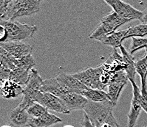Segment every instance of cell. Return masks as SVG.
Here are the masks:
<instances>
[{
	"instance_id": "obj_33",
	"label": "cell",
	"mask_w": 147,
	"mask_h": 127,
	"mask_svg": "<svg viewBox=\"0 0 147 127\" xmlns=\"http://www.w3.org/2000/svg\"><path fill=\"white\" fill-rule=\"evenodd\" d=\"M64 127H74V126H71V125H66V126H64Z\"/></svg>"
},
{
	"instance_id": "obj_7",
	"label": "cell",
	"mask_w": 147,
	"mask_h": 127,
	"mask_svg": "<svg viewBox=\"0 0 147 127\" xmlns=\"http://www.w3.org/2000/svg\"><path fill=\"white\" fill-rule=\"evenodd\" d=\"M104 2L113 8V11L120 17L131 21L132 20H140L141 21L144 12L121 0H104Z\"/></svg>"
},
{
	"instance_id": "obj_24",
	"label": "cell",
	"mask_w": 147,
	"mask_h": 127,
	"mask_svg": "<svg viewBox=\"0 0 147 127\" xmlns=\"http://www.w3.org/2000/svg\"><path fill=\"white\" fill-rule=\"evenodd\" d=\"M130 82L132 87V94H133L132 98L136 100L137 102L141 106L142 110H144V112L147 114V99H146L143 96L140 88H139L138 86L137 85L136 82L134 81H131Z\"/></svg>"
},
{
	"instance_id": "obj_30",
	"label": "cell",
	"mask_w": 147,
	"mask_h": 127,
	"mask_svg": "<svg viewBox=\"0 0 147 127\" xmlns=\"http://www.w3.org/2000/svg\"><path fill=\"white\" fill-rule=\"evenodd\" d=\"M144 12V16L142 18L141 22L142 23H147V8L146 9L145 11H143Z\"/></svg>"
},
{
	"instance_id": "obj_5",
	"label": "cell",
	"mask_w": 147,
	"mask_h": 127,
	"mask_svg": "<svg viewBox=\"0 0 147 127\" xmlns=\"http://www.w3.org/2000/svg\"><path fill=\"white\" fill-rule=\"evenodd\" d=\"M43 81L38 70L35 68L32 69L29 80L24 88L22 100L19 106L24 110H28L30 106L36 103L35 98L41 91Z\"/></svg>"
},
{
	"instance_id": "obj_16",
	"label": "cell",
	"mask_w": 147,
	"mask_h": 127,
	"mask_svg": "<svg viewBox=\"0 0 147 127\" xmlns=\"http://www.w3.org/2000/svg\"><path fill=\"white\" fill-rule=\"evenodd\" d=\"M41 91L43 93H48L58 97H61L67 93V90L61 85L56 77L50 78L43 81L41 88Z\"/></svg>"
},
{
	"instance_id": "obj_19",
	"label": "cell",
	"mask_w": 147,
	"mask_h": 127,
	"mask_svg": "<svg viewBox=\"0 0 147 127\" xmlns=\"http://www.w3.org/2000/svg\"><path fill=\"white\" fill-rule=\"evenodd\" d=\"M32 69V68L26 66H20L16 68L11 72L8 80L13 81L24 88L29 80Z\"/></svg>"
},
{
	"instance_id": "obj_6",
	"label": "cell",
	"mask_w": 147,
	"mask_h": 127,
	"mask_svg": "<svg viewBox=\"0 0 147 127\" xmlns=\"http://www.w3.org/2000/svg\"><path fill=\"white\" fill-rule=\"evenodd\" d=\"M102 70V66L100 65L96 68H88L80 70L73 75L87 88L105 90V88L101 82Z\"/></svg>"
},
{
	"instance_id": "obj_9",
	"label": "cell",
	"mask_w": 147,
	"mask_h": 127,
	"mask_svg": "<svg viewBox=\"0 0 147 127\" xmlns=\"http://www.w3.org/2000/svg\"><path fill=\"white\" fill-rule=\"evenodd\" d=\"M128 80V76L126 71L121 70L115 74L110 82L107 87V92L109 95L111 101L115 105L117 104L121 92L127 84Z\"/></svg>"
},
{
	"instance_id": "obj_13",
	"label": "cell",
	"mask_w": 147,
	"mask_h": 127,
	"mask_svg": "<svg viewBox=\"0 0 147 127\" xmlns=\"http://www.w3.org/2000/svg\"><path fill=\"white\" fill-rule=\"evenodd\" d=\"M24 88L11 80L1 81V93L3 98H13L23 95Z\"/></svg>"
},
{
	"instance_id": "obj_21",
	"label": "cell",
	"mask_w": 147,
	"mask_h": 127,
	"mask_svg": "<svg viewBox=\"0 0 147 127\" xmlns=\"http://www.w3.org/2000/svg\"><path fill=\"white\" fill-rule=\"evenodd\" d=\"M126 34H127V29L116 31L100 40V42L102 43L103 44L109 46V47H113L114 49H116L118 47L120 48L122 46V42L126 38Z\"/></svg>"
},
{
	"instance_id": "obj_31",
	"label": "cell",
	"mask_w": 147,
	"mask_h": 127,
	"mask_svg": "<svg viewBox=\"0 0 147 127\" xmlns=\"http://www.w3.org/2000/svg\"><path fill=\"white\" fill-rule=\"evenodd\" d=\"M101 127H113V126L110 125H109V124H104V125H103Z\"/></svg>"
},
{
	"instance_id": "obj_20",
	"label": "cell",
	"mask_w": 147,
	"mask_h": 127,
	"mask_svg": "<svg viewBox=\"0 0 147 127\" xmlns=\"http://www.w3.org/2000/svg\"><path fill=\"white\" fill-rule=\"evenodd\" d=\"M79 94L83 96L89 101L92 102H103L106 101H111L107 92L103 90L92 89L87 88L79 92Z\"/></svg>"
},
{
	"instance_id": "obj_26",
	"label": "cell",
	"mask_w": 147,
	"mask_h": 127,
	"mask_svg": "<svg viewBox=\"0 0 147 127\" xmlns=\"http://www.w3.org/2000/svg\"><path fill=\"white\" fill-rule=\"evenodd\" d=\"M147 47V38H131V46L129 53L133 55L138 50L146 49Z\"/></svg>"
},
{
	"instance_id": "obj_1",
	"label": "cell",
	"mask_w": 147,
	"mask_h": 127,
	"mask_svg": "<svg viewBox=\"0 0 147 127\" xmlns=\"http://www.w3.org/2000/svg\"><path fill=\"white\" fill-rule=\"evenodd\" d=\"M115 106V104L111 101L103 102L88 101L84 111L94 126L101 127L104 124H109L113 127H120L113 115Z\"/></svg>"
},
{
	"instance_id": "obj_3",
	"label": "cell",
	"mask_w": 147,
	"mask_h": 127,
	"mask_svg": "<svg viewBox=\"0 0 147 127\" xmlns=\"http://www.w3.org/2000/svg\"><path fill=\"white\" fill-rule=\"evenodd\" d=\"M127 22L129 21L122 19L115 12L112 11L102 18L99 25L90 35L89 38L91 40H97L100 41V40L107 35L116 32V29L119 27Z\"/></svg>"
},
{
	"instance_id": "obj_2",
	"label": "cell",
	"mask_w": 147,
	"mask_h": 127,
	"mask_svg": "<svg viewBox=\"0 0 147 127\" xmlns=\"http://www.w3.org/2000/svg\"><path fill=\"white\" fill-rule=\"evenodd\" d=\"M41 4L40 0H11L7 12L0 20L13 21L17 18L33 16L39 12Z\"/></svg>"
},
{
	"instance_id": "obj_32",
	"label": "cell",
	"mask_w": 147,
	"mask_h": 127,
	"mask_svg": "<svg viewBox=\"0 0 147 127\" xmlns=\"http://www.w3.org/2000/svg\"><path fill=\"white\" fill-rule=\"evenodd\" d=\"M2 127H13L12 126H9V125H4L2 126Z\"/></svg>"
},
{
	"instance_id": "obj_12",
	"label": "cell",
	"mask_w": 147,
	"mask_h": 127,
	"mask_svg": "<svg viewBox=\"0 0 147 127\" xmlns=\"http://www.w3.org/2000/svg\"><path fill=\"white\" fill-rule=\"evenodd\" d=\"M56 79L67 93L75 92L78 93L81 90L87 88L78 79L74 77L73 74H60L56 76Z\"/></svg>"
},
{
	"instance_id": "obj_4",
	"label": "cell",
	"mask_w": 147,
	"mask_h": 127,
	"mask_svg": "<svg viewBox=\"0 0 147 127\" xmlns=\"http://www.w3.org/2000/svg\"><path fill=\"white\" fill-rule=\"evenodd\" d=\"M0 25L3 26L7 31L5 43L22 41L31 38L37 30V27L35 25H28L16 21H7L0 20Z\"/></svg>"
},
{
	"instance_id": "obj_18",
	"label": "cell",
	"mask_w": 147,
	"mask_h": 127,
	"mask_svg": "<svg viewBox=\"0 0 147 127\" xmlns=\"http://www.w3.org/2000/svg\"><path fill=\"white\" fill-rule=\"evenodd\" d=\"M120 50H121V55L123 57V63L125 64V71L127 74L129 80L130 82L131 81L135 82V74H137L136 68H135V63H136L135 58L123 46L120 47Z\"/></svg>"
},
{
	"instance_id": "obj_10",
	"label": "cell",
	"mask_w": 147,
	"mask_h": 127,
	"mask_svg": "<svg viewBox=\"0 0 147 127\" xmlns=\"http://www.w3.org/2000/svg\"><path fill=\"white\" fill-rule=\"evenodd\" d=\"M0 47L5 50L14 58L20 60L32 55L33 48L30 45L22 41L6 42L0 43Z\"/></svg>"
},
{
	"instance_id": "obj_15",
	"label": "cell",
	"mask_w": 147,
	"mask_h": 127,
	"mask_svg": "<svg viewBox=\"0 0 147 127\" xmlns=\"http://www.w3.org/2000/svg\"><path fill=\"white\" fill-rule=\"evenodd\" d=\"M62 122L61 119L54 114L47 112L45 115L38 118H30L28 126L30 127H49Z\"/></svg>"
},
{
	"instance_id": "obj_11",
	"label": "cell",
	"mask_w": 147,
	"mask_h": 127,
	"mask_svg": "<svg viewBox=\"0 0 147 127\" xmlns=\"http://www.w3.org/2000/svg\"><path fill=\"white\" fill-rule=\"evenodd\" d=\"M59 98L61 99L67 109L71 111L76 110H83L88 103V100L83 96L75 92H69L61 96Z\"/></svg>"
},
{
	"instance_id": "obj_27",
	"label": "cell",
	"mask_w": 147,
	"mask_h": 127,
	"mask_svg": "<svg viewBox=\"0 0 147 127\" xmlns=\"http://www.w3.org/2000/svg\"><path fill=\"white\" fill-rule=\"evenodd\" d=\"M11 0H0V19L5 16Z\"/></svg>"
},
{
	"instance_id": "obj_14",
	"label": "cell",
	"mask_w": 147,
	"mask_h": 127,
	"mask_svg": "<svg viewBox=\"0 0 147 127\" xmlns=\"http://www.w3.org/2000/svg\"><path fill=\"white\" fill-rule=\"evenodd\" d=\"M8 118L11 124L19 127L28 126L30 117L28 115L27 110L22 108L18 105L11 110L8 114Z\"/></svg>"
},
{
	"instance_id": "obj_23",
	"label": "cell",
	"mask_w": 147,
	"mask_h": 127,
	"mask_svg": "<svg viewBox=\"0 0 147 127\" xmlns=\"http://www.w3.org/2000/svg\"><path fill=\"white\" fill-rule=\"evenodd\" d=\"M147 35V23L135 25L127 28V34L125 39L129 38H144Z\"/></svg>"
},
{
	"instance_id": "obj_35",
	"label": "cell",
	"mask_w": 147,
	"mask_h": 127,
	"mask_svg": "<svg viewBox=\"0 0 147 127\" xmlns=\"http://www.w3.org/2000/svg\"><path fill=\"white\" fill-rule=\"evenodd\" d=\"M143 127H147V126H143Z\"/></svg>"
},
{
	"instance_id": "obj_29",
	"label": "cell",
	"mask_w": 147,
	"mask_h": 127,
	"mask_svg": "<svg viewBox=\"0 0 147 127\" xmlns=\"http://www.w3.org/2000/svg\"><path fill=\"white\" fill-rule=\"evenodd\" d=\"M7 39V31L3 26L0 25V41L1 43H5Z\"/></svg>"
},
{
	"instance_id": "obj_17",
	"label": "cell",
	"mask_w": 147,
	"mask_h": 127,
	"mask_svg": "<svg viewBox=\"0 0 147 127\" xmlns=\"http://www.w3.org/2000/svg\"><path fill=\"white\" fill-rule=\"evenodd\" d=\"M136 73L140 76L141 82V93L144 98L147 99V56L136 61L135 63Z\"/></svg>"
},
{
	"instance_id": "obj_25",
	"label": "cell",
	"mask_w": 147,
	"mask_h": 127,
	"mask_svg": "<svg viewBox=\"0 0 147 127\" xmlns=\"http://www.w3.org/2000/svg\"><path fill=\"white\" fill-rule=\"evenodd\" d=\"M28 115L31 118H38L45 115L47 112V109L38 103H34L27 110Z\"/></svg>"
},
{
	"instance_id": "obj_8",
	"label": "cell",
	"mask_w": 147,
	"mask_h": 127,
	"mask_svg": "<svg viewBox=\"0 0 147 127\" xmlns=\"http://www.w3.org/2000/svg\"><path fill=\"white\" fill-rule=\"evenodd\" d=\"M36 103L42 104L45 108L58 113L69 114L70 112L67 109L63 101L59 97L48 93H43L40 91L35 98Z\"/></svg>"
},
{
	"instance_id": "obj_28",
	"label": "cell",
	"mask_w": 147,
	"mask_h": 127,
	"mask_svg": "<svg viewBox=\"0 0 147 127\" xmlns=\"http://www.w3.org/2000/svg\"><path fill=\"white\" fill-rule=\"evenodd\" d=\"M81 125L82 127H95L92 124V123L90 122V119H89L88 116L87 114L84 112L83 118H82V120H81Z\"/></svg>"
},
{
	"instance_id": "obj_22",
	"label": "cell",
	"mask_w": 147,
	"mask_h": 127,
	"mask_svg": "<svg viewBox=\"0 0 147 127\" xmlns=\"http://www.w3.org/2000/svg\"><path fill=\"white\" fill-rule=\"evenodd\" d=\"M141 106L136 101L135 98H132L131 101L129 112L127 118H128V127H134L136 124L138 119L140 116L141 112Z\"/></svg>"
},
{
	"instance_id": "obj_34",
	"label": "cell",
	"mask_w": 147,
	"mask_h": 127,
	"mask_svg": "<svg viewBox=\"0 0 147 127\" xmlns=\"http://www.w3.org/2000/svg\"><path fill=\"white\" fill-rule=\"evenodd\" d=\"M145 50H146V56H147V47L145 49Z\"/></svg>"
}]
</instances>
